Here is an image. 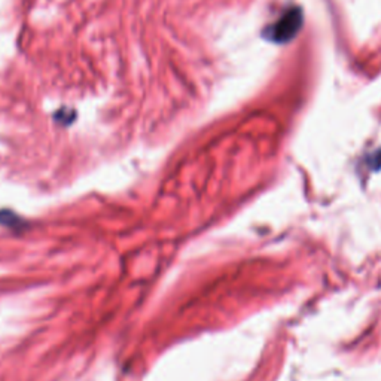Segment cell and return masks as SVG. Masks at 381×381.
I'll use <instances>...</instances> for the list:
<instances>
[{
  "label": "cell",
  "mask_w": 381,
  "mask_h": 381,
  "mask_svg": "<svg viewBox=\"0 0 381 381\" xmlns=\"http://www.w3.org/2000/svg\"><path fill=\"white\" fill-rule=\"evenodd\" d=\"M302 23L304 15L301 8H291L289 10H286L279 21L267 29L266 36L270 40L276 42V44H286V42H291L298 35Z\"/></svg>",
  "instance_id": "1"
}]
</instances>
